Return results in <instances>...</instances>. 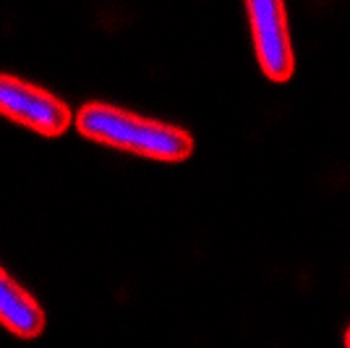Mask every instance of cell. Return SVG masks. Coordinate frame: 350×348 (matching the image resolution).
Masks as SVG:
<instances>
[{"mask_svg":"<svg viewBox=\"0 0 350 348\" xmlns=\"http://www.w3.org/2000/svg\"><path fill=\"white\" fill-rule=\"evenodd\" d=\"M0 325L18 338H37L44 330V309L3 267H0Z\"/></svg>","mask_w":350,"mask_h":348,"instance_id":"obj_4","label":"cell"},{"mask_svg":"<svg viewBox=\"0 0 350 348\" xmlns=\"http://www.w3.org/2000/svg\"><path fill=\"white\" fill-rule=\"evenodd\" d=\"M246 8L262 71L272 82H288L295 71V55H293L285 3H280V0H251Z\"/></svg>","mask_w":350,"mask_h":348,"instance_id":"obj_3","label":"cell"},{"mask_svg":"<svg viewBox=\"0 0 350 348\" xmlns=\"http://www.w3.org/2000/svg\"><path fill=\"white\" fill-rule=\"evenodd\" d=\"M0 116L44 136H60L71 126V108L66 102L11 73H0Z\"/></svg>","mask_w":350,"mask_h":348,"instance_id":"obj_2","label":"cell"},{"mask_svg":"<svg viewBox=\"0 0 350 348\" xmlns=\"http://www.w3.org/2000/svg\"><path fill=\"white\" fill-rule=\"evenodd\" d=\"M345 348H350V327H348V333H345Z\"/></svg>","mask_w":350,"mask_h":348,"instance_id":"obj_5","label":"cell"},{"mask_svg":"<svg viewBox=\"0 0 350 348\" xmlns=\"http://www.w3.org/2000/svg\"><path fill=\"white\" fill-rule=\"evenodd\" d=\"M76 129L92 142L162 162H180L193 152V136L186 129L136 116L107 102H87L76 113Z\"/></svg>","mask_w":350,"mask_h":348,"instance_id":"obj_1","label":"cell"}]
</instances>
